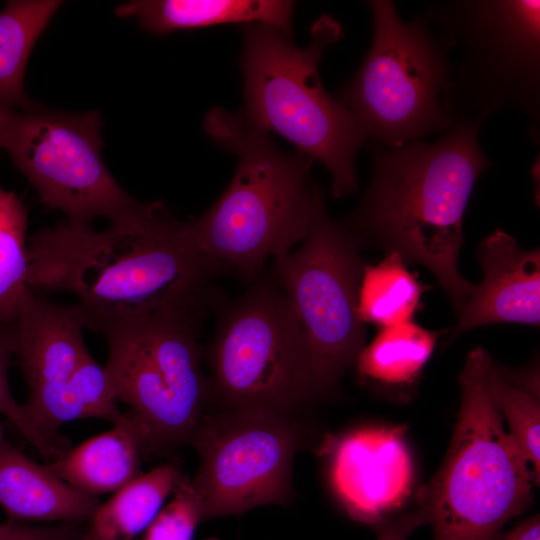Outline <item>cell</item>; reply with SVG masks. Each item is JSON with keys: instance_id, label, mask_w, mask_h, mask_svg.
<instances>
[{"instance_id": "obj_1", "label": "cell", "mask_w": 540, "mask_h": 540, "mask_svg": "<svg viewBox=\"0 0 540 540\" xmlns=\"http://www.w3.org/2000/svg\"><path fill=\"white\" fill-rule=\"evenodd\" d=\"M27 252L29 287L75 295L99 333L150 316L198 320L214 273L185 221L157 201L102 231L68 220L45 227Z\"/></svg>"}, {"instance_id": "obj_2", "label": "cell", "mask_w": 540, "mask_h": 540, "mask_svg": "<svg viewBox=\"0 0 540 540\" xmlns=\"http://www.w3.org/2000/svg\"><path fill=\"white\" fill-rule=\"evenodd\" d=\"M480 125L463 121L433 143L400 148L373 145V171L351 224L387 253L427 267L459 313L473 284L459 273L463 218L490 160L478 140Z\"/></svg>"}, {"instance_id": "obj_3", "label": "cell", "mask_w": 540, "mask_h": 540, "mask_svg": "<svg viewBox=\"0 0 540 540\" xmlns=\"http://www.w3.org/2000/svg\"><path fill=\"white\" fill-rule=\"evenodd\" d=\"M204 127L236 156L237 167L219 199L185 224L213 272L229 269L249 278L269 256H281L302 241L325 208L322 192L310 180L313 161L281 150L240 113L215 108Z\"/></svg>"}, {"instance_id": "obj_4", "label": "cell", "mask_w": 540, "mask_h": 540, "mask_svg": "<svg viewBox=\"0 0 540 540\" xmlns=\"http://www.w3.org/2000/svg\"><path fill=\"white\" fill-rule=\"evenodd\" d=\"M492 363L476 347L459 376L461 405L447 453L416 501L434 540H496L520 515L539 484L532 466L504 426L488 385Z\"/></svg>"}, {"instance_id": "obj_5", "label": "cell", "mask_w": 540, "mask_h": 540, "mask_svg": "<svg viewBox=\"0 0 540 540\" xmlns=\"http://www.w3.org/2000/svg\"><path fill=\"white\" fill-rule=\"evenodd\" d=\"M342 35L341 25L328 15L314 22L304 48L274 27L246 25L239 61L244 92L240 114L323 164L337 198L356 191L355 157L368 138L354 115L326 92L319 76L325 49Z\"/></svg>"}, {"instance_id": "obj_6", "label": "cell", "mask_w": 540, "mask_h": 540, "mask_svg": "<svg viewBox=\"0 0 540 540\" xmlns=\"http://www.w3.org/2000/svg\"><path fill=\"white\" fill-rule=\"evenodd\" d=\"M439 41L447 64L445 112L481 125L518 107L540 116V1L460 0L417 15Z\"/></svg>"}, {"instance_id": "obj_7", "label": "cell", "mask_w": 540, "mask_h": 540, "mask_svg": "<svg viewBox=\"0 0 540 540\" xmlns=\"http://www.w3.org/2000/svg\"><path fill=\"white\" fill-rule=\"evenodd\" d=\"M197 321L150 316L111 325L105 370L144 456L190 444L208 412L210 389L201 365Z\"/></svg>"}, {"instance_id": "obj_8", "label": "cell", "mask_w": 540, "mask_h": 540, "mask_svg": "<svg viewBox=\"0 0 540 540\" xmlns=\"http://www.w3.org/2000/svg\"><path fill=\"white\" fill-rule=\"evenodd\" d=\"M371 47L337 100L357 119L367 137L390 149L449 130L441 93L447 64L442 47L418 16L403 21L392 1L369 2Z\"/></svg>"}, {"instance_id": "obj_9", "label": "cell", "mask_w": 540, "mask_h": 540, "mask_svg": "<svg viewBox=\"0 0 540 540\" xmlns=\"http://www.w3.org/2000/svg\"><path fill=\"white\" fill-rule=\"evenodd\" d=\"M210 401L291 415L319 396L296 315L278 287L254 286L226 310L208 349Z\"/></svg>"}, {"instance_id": "obj_10", "label": "cell", "mask_w": 540, "mask_h": 540, "mask_svg": "<svg viewBox=\"0 0 540 540\" xmlns=\"http://www.w3.org/2000/svg\"><path fill=\"white\" fill-rule=\"evenodd\" d=\"M101 128L95 111L63 113L37 104L19 110L0 107V148L42 203L72 223L90 225L97 217L116 222L141 205L106 168Z\"/></svg>"}, {"instance_id": "obj_11", "label": "cell", "mask_w": 540, "mask_h": 540, "mask_svg": "<svg viewBox=\"0 0 540 540\" xmlns=\"http://www.w3.org/2000/svg\"><path fill=\"white\" fill-rule=\"evenodd\" d=\"M361 240L323 208L302 245L275 258L279 288L303 332L320 395L334 388L365 346V324L357 314L366 265Z\"/></svg>"}, {"instance_id": "obj_12", "label": "cell", "mask_w": 540, "mask_h": 540, "mask_svg": "<svg viewBox=\"0 0 540 540\" xmlns=\"http://www.w3.org/2000/svg\"><path fill=\"white\" fill-rule=\"evenodd\" d=\"M300 439V429L290 415L259 410L207 412L190 443L200 455L191 480L203 501L204 521L287 503Z\"/></svg>"}, {"instance_id": "obj_13", "label": "cell", "mask_w": 540, "mask_h": 540, "mask_svg": "<svg viewBox=\"0 0 540 540\" xmlns=\"http://www.w3.org/2000/svg\"><path fill=\"white\" fill-rule=\"evenodd\" d=\"M85 327L86 315L78 304L53 303L35 291L13 324L14 357L29 391L24 409L35 427L64 451L68 441L58 434V428L83 419L72 379L88 352Z\"/></svg>"}, {"instance_id": "obj_14", "label": "cell", "mask_w": 540, "mask_h": 540, "mask_svg": "<svg viewBox=\"0 0 540 540\" xmlns=\"http://www.w3.org/2000/svg\"><path fill=\"white\" fill-rule=\"evenodd\" d=\"M331 477L352 517L371 525L386 517L409 496L413 481L402 431L369 428L348 434L333 452Z\"/></svg>"}, {"instance_id": "obj_15", "label": "cell", "mask_w": 540, "mask_h": 540, "mask_svg": "<svg viewBox=\"0 0 540 540\" xmlns=\"http://www.w3.org/2000/svg\"><path fill=\"white\" fill-rule=\"evenodd\" d=\"M482 282L460 310L453 337L494 323L538 326L540 320V253L523 250L509 234L495 230L479 247Z\"/></svg>"}, {"instance_id": "obj_16", "label": "cell", "mask_w": 540, "mask_h": 540, "mask_svg": "<svg viewBox=\"0 0 540 540\" xmlns=\"http://www.w3.org/2000/svg\"><path fill=\"white\" fill-rule=\"evenodd\" d=\"M99 505L11 444L0 424V506L10 521L82 523Z\"/></svg>"}, {"instance_id": "obj_17", "label": "cell", "mask_w": 540, "mask_h": 540, "mask_svg": "<svg viewBox=\"0 0 540 540\" xmlns=\"http://www.w3.org/2000/svg\"><path fill=\"white\" fill-rule=\"evenodd\" d=\"M295 4L280 0H138L116 14L134 17L153 34L227 23L262 24L290 36Z\"/></svg>"}, {"instance_id": "obj_18", "label": "cell", "mask_w": 540, "mask_h": 540, "mask_svg": "<svg viewBox=\"0 0 540 540\" xmlns=\"http://www.w3.org/2000/svg\"><path fill=\"white\" fill-rule=\"evenodd\" d=\"M143 456L138 432L123 413L112 429L66 450L46 467L78 491L97 497L141 475Z\"/></svg>"}, {"instance_id": "obj_19", "label": "cell", "mask_w": 540, "mask_h": 540, "mask_svg": "<svg viewBox=\"0 0 540 540\" xmlns=\"http://www.w3.org/2000/svg\"><path fill=\"white\" fill-rule=\"evenodd\" d=\"M182 474L171 462L142 473L100 503L79 540H135L173 493Z\"/></svg>"}, {"instance_id": "obj_20", "label": "cell", "mask_w": 540, "mask_h": 540, "mask_svg": "<svg viewBox=\"0 0 540 540\" xmlns=\"http://www.w3.org/2000/svg\"><path fill=\"white\" fill-rule=\"evenodd\" d=\"M56 0H12L0 11V107L28 109L24 73L29 55L61 6Z\"/></svg>"}, {"instance_id": "obj_21", "label": "cell", "mask_w": 540, "mask_h": 540, "mask_svg": "<svg viewBox=\"0 0 540 540\" xmlns=\"http://www.w3.org/2000/svg\"><path fill=\"white\" fill-rule=\"evenodd\" d=\"M439 333L413 321L379 329L356 358L359 377L386 387L415 383L434 351Z\"/></svg>"}, {"instance_id": "obj_22", "label": "cell", "mask_w": 540, "mask_h": 540, "mask_svg": "<svg viewBox=\"0 0 540 540\" xmlns=\"http://www.w3.org/2000/svg\"><path fill=\"white\" fill-rule=\"evenodd\" d=\"M403 258L394 252L376 265H365L358 289L357 314L363 324L379 329L412 321L422 308L421 298L428 289Z\"/></svg>"}, {"instance_id": "obj_23", "label": "cell", "mask_w": 540, "mask_h": 540, "mask_svg": "<svg viewBox=\"0 0 540 540\" xmlns=\"http://www.w3.org/2000/svg\"><path fill=\"white\" fill-rule=\"evenodd\" d=\"M27 212L0 187V326H12L33 290L27 284Z\"/></svg>"}, {"instance_id": "obj_24", "label": "cell", "mask_w": 540, "mask_h": 540, "mask_svg": "<svg viewBox=\"0 0 540 540\" xmlns=\"http://www.w3.org/2000/svg\"><path fill=\"white\" fill-rule=\"evenodd\" d=\"M488 385L492 399L509 432L540 479V404L536 393L512 383L491 363Z\"/></svg>"}, {"instance_id": "obj_25", "label": "cell", "mask_w": 540, "mask_h": 540, "mask_svg": "<svg viewBox=\"0 0 540 540\" xmlns=\"http://www.w3.org/2000/svg\"><path fill=\"white\" fill-rule=\"evenodd\" d=\"M172 494V500L135 540H193L197 526L204 521L203 501L184 474Z\"/></svg>"}, {"instance_id": "obj_26", "label": "cell", "mask_w": 540, "mask_h": 540, "mask_svg": "<svg viewBox=\"0 0 540 540\" xmlns=\"http://www.w3.org/2000/svg\"><path fill=\"white\" fill-rule=\"evenodd\" d=\"M72 390L83 418L103 419L114 425L122 417L119 401L105 367L99 365L89 351L74 373Z\"/></svg>"}, {"instance_id": "obj_27", "label": "cell", "mask_w": 540, "mask_h": 540, "mask_svg": "<svg viewBox=\"0 0 540 540\" xmlns=\"http://www.w3.org/2000/svg\"><path fill=\"white\" fill-rule=\"evenodd\" d=\"M84 528L79 522L41 526L9 520L0 524V540H79Z\"/></svg>"}, {"instance_id": "obj_28", "label": "cell", "mask_w": 540, "mask_h": 540, "mask_svg": "<svg viewBox=\"0 0 540 540\" xmlns=\"http://www.w3.org/2000/svg\"><path fill=\"white\" fill-rule=\"evenodd\" d=\"M423 525H428L427 517L418 506L400 516L383 517L372 524L377 540H407L415 529Z\"/></svg>"}, {"instance_id": "obj_29", "label": "cell", "mask_w": 540, "mask_h": 540, "mask_svg": "<svg viewBox=\"0 0 540 540\" xmlns=\"http://www.w3.org/2000/svg\"><path fill=\"white\" fill-rule=\"evenodd\" d=\"M496 540H540L539 515L525 519L509 531L502 532Z\"/></svg>"}, {"instance_id": "obj_30", "label": "cell", "mask_w": 540, "mask_h": 540, "mask_svg": "<svg viewBox=\"0 0 540 540\" xmlns=\"http://www.w3.org/2000/svg\"><path fill=\"white\" fill-rule=\"evenodd\" d=\"M14 357V338L12 326H0V375L8 374Z\"/></svg>"}, {"instance_id": "obj_31", "label": "cell", "mask_w": 540, "mask_h": 540, "mask_svg": "<svg viewBox=\"0 0 540 540\" xmlns=\"http://www.w3.org/2000/svg\"><path fill=\"white\" fill-rule=\"evenodd\" d=\"M207 540H218L217 538H209Z\"/></svg>"}]
</instances>
